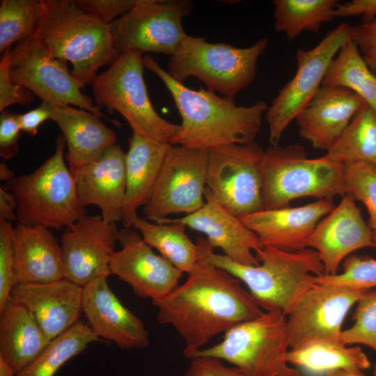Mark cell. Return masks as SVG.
Here are the masks:
<instances>
[{
  "label": "cell",
  "mask_w": 376,
  "mask_h": 376,
  "mask_svg": "<svg viewBox=\"0 0 376 376\" xmlns=\"http://www.w3.org/2000/svg\"><path fill=\"white\" fill-rule=\"evenodd\" d=\"M322 86L347 88L360 96L376 113V76L350 38L331 61Z\"/></svg>",
  "instance_id": "obj_31"
},
{
  "label": "cell",
  "mask_w": 376,
  "mask_h": 376,
  "mask_svg": "<svg viewBox=\"0 0 376 376\" xmlns=\"http://www.w3.org/2000/svg\"><path fill=\"white\" fill-rule=\"evenodd\" d=\"M198 246L199 260L185 283L152 301L158 309V322L172 325L184 339V354L264 312L241 281L212 264Z\"/></svg>",
  "instance_id": "obj_1"
},
{
  "label": "cell",
  "mask_w": 376,
  "mask_h": 376,
  "mask_svg": "<svg viewBox=\"0 0 376 376\" xmlns=\"http://www.w3.org/2000/svg\"><path fill=\"white\" fill-rule=\"evenodd\" d=\"M326 376V375H325Z\"/></svg>",
  "instance_id": "obj_52"
},
{
  "label": "cell",
  "mask_w": 376,
  "mask_h": 376,
  "mask_svg": "<svg viewBox=\"0 0 376 376\" xmlns=\"http://www.w3.org/2000/svg\"><path fill=\"white\" fill-rule=\"evenodd\" d=\"M368 290L316 283L287 315L290 349L314 341L341 343L343 322L350 308Z\"/></svg>",
  "instance_id": "obj_15"
},
{
  "label": "cell",
  "mask_w": 376,
  "mask_h": 376,
  "mask_svg": "<svg viewBox=\"0 0 376 376\" xmlns=\"http://www.w3.org/2000/svg\"><path fill=\"white\" fill-rule=\"evenodd\" d=\"M345 166L322 157H307L299 144L271 146L263 159V210L288 207L294 199L311 196L333 200L346 194Z\"/></svg>",
  "instance_id": "obj_6"
},
{
  "label": "cell",
  "mask_w": 376,
  "mask_h": 376,
  "mask_svg": "<svg viewBox=\"0 0 376 376\" xmlns=\"http://www.w3.org/2000/svg\"><path fill=\"white\" fill-rule=\"evenodd\" d=\"M196 243L212 264L244 283L265 311H279L287 316L301 297L316 284L315 276L324 274L318 252L309 247L287 252L263 246L256 252L260 263L250 266L214 253V247L203 236H198Z\"/></svg>",
  "instance_id": "obj_3"
},
{
  "label": "cell",
  "mask_w": 376,
  "mask_h": 376,
  "mask_svg": "<svg viewBox=\"0 0 376 376\" xmlns=\"http://www.w3.org/2000/svg\"><path fill=\"white\" fill-rule=\"evenodd\" d=\"M323 157L343 164L364 162L376 166V113L367 103L355 113Z\"/></svg>",
  "instance_id": "obj_32"
},
{
  "label": "cell",
  "mask_w": 376,
  "mask_h": 376,
  "mask_svg": "<svg viewBox=\"0 0 376 376\" xmlns=\"http://www.w3.org/2000/svg\"><path fill=\"white\" fill-rule=\"evenodd\" d=\"M11 222L0 219V313L10 301L17 284Z\"/></svg>",
  "instance_id": "obj_39"
},
{
  "label": "cell",
  "mask_w": 376,
  "mask_h": 376,
  "mask_svg": "<svg viewBox=\"0 0 376 376\" xmlns=\"http://www.w3.org/2000/svg\"><path fill=\"white\" fill-rule=\"evenodd\" d=\"M206 150L171 146L152 193L143 208L155 221L175 213L192 214L205 204Z\"/></svg>",
  "instance_id": "obj_14"
},
{
  "label": "cell",
  "mask_w": 376,
  "mask_h": 376,
  "mask_svg": "<svg viewBox=\"0 0 376 376\" xmlns=\"http://www.w3.org/2000/svg\"><path fill=\"white\" fill-rule=\"evenodd\" d=\"M9 71L14 83L26 87L42 101L56 107L72 104L116 123L81 93L84 87L69 72L67 61L53 56L45 42L35 36L10 49Z\"/></svg>",
  "instance_id": "obj_11"
},
{
  "label": "cell",
  "mask_w": 376,
  "mask_h": 376,
  "mask_svg": "<svg viewBox=\"0 0 376 376\" xmlns=\"http://www.w3.org/2000/svg\"><path fill=\"white\" fill-rule=\"evenodd\" d=\"M191 359L184 376H246L237 367H227L217 358L203 357Z\"/></svg>",
  "instance_id": "obj_44"
},
{
  "label": "cell",
  "mask_w": 376,
  "mask_h": 376,
  "mask_svg": "<svg viewBox=\"0 0 376 376\" xmlns=\"http://www.w3.org/2000/svg\"><path fill=\"white\" fill-rule=\"evenodd\" d=\"M350 25L340 24L313 49L297 50L295 76L281 88L265 112L272 146H278L290 123L313 100L322 86L331 61L350 38Z\"/></svg>",
  "instance_id": "obj_12"
},
{
  "label": "cell",
  "mask_w": 376,
  "mask_h": 376,
  "mask_svg": "<svg viewBox=\"0 0 376 376\" xmlns=\"http://www.w3.org/2000/svg\"><path fill=\"white\" fill-rule=\"evenodd\" d=\"M0 376H17L15 371L0 358Z\"/></svg>",
  "instance_id": "obj_50"
},
{
  "label": "cell",
  "mask_w": 376,
  "mask_h": 376,
  "mask_svg": "<svg viewBox=\"0 0 376 376\" xmlns=\"http://www.w3.org/2000/svg\"><path fill=\"white\" fill-rule=\"evenodd\" d=\"M66 146L62 134L55 152L35 171L16 175L3 187L11 192L18 224L61 230L86 215L79 200L75 178L64 162Z\"/></svg>",
  "instance_id": "obj_5"
},
{
  "label": "cell",
  "mask_w": 376,
  "mask_h": 376,
  "mask_svg": "<svg viewBox=\"0 0 376 376\" xmlns=\"http://www.w3.org/2000/svg\"><path fill=\"white\" fill-rule=\"evenodd\" d=\"M287 361L312 373L362 370L370 367V362L361 347H346L329 341H314L290 349Z\"/></svg>",
  "instance_id": "obj_29"
},
{
  "label": "cell",
  "mask_w": 376,
  "mask_h": 376,
  "mask_svg": "<svg viewBox=\"0 0 376 376\" xmlns=\"http://www.w3.org/2000/svg\"><path fill=\"white\" fill-rule=\"evenodd\" d=\"M56 112V107L42 101L36 109L22 114H17V119L22 131L31 136H35L40 125L47 120L53 119Z\"/></svg>",
  "instance_id": "obj_45"
},
{
  "label": "cell",
  "mask_w": 376,
  "mask_h": 376,
  "mask_svg": "<svg viewBox=\"0 0 376 376\" xmlns=\"http://www.w3.org/2000/svg\"><path fill=\"white\" fill-rule=\"evenodd\" d=\"M144 66L142 53L121 52L91 84L95 100L99 108L105 107L111 113H120L132 132L170 143L179 125L163 118L154 109L143 79Z\"/></svg>",
  "instance_id": "obj_9"
},
{
  "label": "cell",
  "mask_w": 376,
  "mask_h": 376,
  "mask_svg": "<svg viewBox=\"0 0 376 376\" xmlns=\"http://www.w3.org/2000/svg\"><path fill=\"white\" fill-rule=\"evenodd\" d=\"M204 205L198 211L182 217L157 219L158 224L180 223L205 234L214 249L219 247L233 262L256 266L260 264L253 251L263 245L257 235L240 219L223 207L205 188Z\"/></svg>",
  "instance_id": "obj_18"
},
{
  "label": "cell",
  "mask_w": 376,
  "mask_h": 376,
  "mask_svg": "<svg viewBox=\"0 0 376 376\" xmlns=\"http://www.w3.org/2000/svg\"><path fill=\"white\" fill-rule=\"evenodd\" d=\"M318 283H328L370 290L376 287V259L350 255L343 261V272L315 276Z\"/></svg>",
  "instance_id": "obj_38"
},
{
  "label": "cell",
  "mask_w": 376,
  "mask_h": 376,
  "mask_svg": "<svg viewBox=\"0 0 376 376\" xmlns=\"http://www.w3.org/2000/svg\"><path fill=\"white\" fill-rule=\"evenodd\" d=\"M40 7L33 36L45 42L53 56L72 64L70 72L83 87L120 54L111 25L84 12L72 0H40Z\"/></svg>",
  "instance_id": "obj_4"
},
{
  "label": "cell",
  "mask_w": 376,
  "mask_h": 376,
  "mask_svg": "<svg viewBox=\"0 0 376 376\" xmlns=\"http://www.w3.org/2000/svg\"><path fill=\"white\" fill-rule=\"evenodd\" d=\"M40 15V1H0V52L33 37Z\"/></svg>",
  "instance_id": "obj_35"
},
{
  "label": "cell",
  "mask_w": 376,
  "mask_h": 376,
  "mask_svg": "<svg viewBox=\"0 0 376 376\" xmlns=\"http://www.w3.org/2000/svg\"><path fill=\"white\" fill-rule=\"evenodd\" d=\"M344 182L346 194L361 202L369 214L368 226L376 249V166L364 162L347 163Z\"/></svg>",
  "instance_id": "obj_36"
},
{
  "label": "cell",
  "mask_w": 376,
  "mask_h": 376,
  "mask_svg": "<svg viewBox=\"0 0 376 376\" xmlns=\"http://www.w3.org/2000/svg\"><path fill=\"white\" fill-rule=\"evenodd\" d=\"M116 223L101 215H84L61 235L65 278L84 287L111 274L110 260L118 242Z\"/></svg>",
  "instance_id": "obj_16"
},
{
  "label": "cell",
  "mask_w": 376,
  "mask_h": 376,
  "mask_svg": "<svg viewBox=\"0 0 376 376\" xmlns=\"http://www.w3.org/2000/svg\"><path fill=\"white\" fill-rule=\"evenodd\" d=\"M118 242L110 260L111 274L127 283L134 294L152 301L162 299L179 284L182 272L161 255L155 254L136 232L119 230Z\"/></svg>",
  "instance_id": "obj_17"
},
{
  "label": "cell",
  "mask_w": 376,
  "mask_h": 376,
  "mask_svg": "<svg viewBox=\"0 0 376 376\" xmlns=\"http://www.w3.org/2000/svg\"><path fill=\"white\" fill-rule=\"evenodd\" d=\"M192 9L189 0H138L110 24L114 46L120 53L134 50L172 56L187 36L182 20Z\"/></svg>",
  "instance_id": "obj_13"
},
{
  "label": "cell",
  "mask_w": 376,
  "mask_h": 376,
  "mask_svg": "<svg viewBox=\"0 0 376 376\" xmlns=\"http://www.w3.org/2000/svg\"><path fill=\"white\" fill-rule=\"evenodd\" d=\"M143 62L164 83L181 116L171 145L207 150L255 141L268 108L265 102L237 106L233 99L221 97L212 91L187 88L173 79L150 55H145Z\"/></svg>",
  "instance_id": "obj_2"
},
{
  "label": "cell",
  "mask_w": 376,
  "mask_h": 376,
  "mask_svg": "<svg viewBox=\"0 0 376 376\" xmlns=\"http://www.w3.org/2000/svg\"><path fill=\"white\" fill-rule=\"evenodd\" d=\"M99 338L87 323L79 320L52 340L37 358L17 376H54L68 360Z\"/></svg>",
  "instance_id": "obj_34"
},
{
  "label": "cell",
  "mask_w": 376,
  "mask_h": 376,
  "mask_svg": "<svg viewBox=\"0 0 376 376\" xmlns=\"http://www.w3.org/2000/svg\"><path fill=\"white\" fill-rule=\"evenodd\" d=\"M12 238L17 284L65 278L62 248L50 229L17 224L13 226Z\"/></svg>",
  "instance_id": "obj_25"
},
{
  "label": "cell",
  "mask_w": 376,
  "mask_h": 376,
  "mask_svg": "<svg viewBox=\"0 0 376 376\" xmlns=\"http://www.w3.org/2000/svg\"><path fill=\"white\" fill-rule=\"evenodd\" d=\"M338 0H274V29L291 40L303 31L318 33L322 24L335 18Z\"/></svg>",
  "instance_id": "obj_33"
},
{
  "label": "cell",
  "mask_w": 376,
  "mask_h": 376,
  "mask_svg": "<svg viewBox=\"0 0 376 376\" xmlns=\"http://www.w3.org/2000/svg\"><path fill=\"white\" fill-rule=\"evenodd\" d=\"M334 15L336 17L362 15V22H370L376 17V0H352L339 3Z\"/></svg>",
  "instance_id": "obj_46"
},
{
  "label": "cell",
  "mask_w": 376,
  "mask_h": 376,
  "mask_svg": "<svg viewBox=\"0 0 376 376\" xmlns=\"http://www.w3.org/2000/svg\"><path fill=\"white\" fill-rule=\"evenodd\" d=\"M308 247L318 252L327 275L338 274L340 263L352 252L374 248L371 231L351 194H345L338 205L319 221Z\"/></svg>",
  "instance_id": "obj_19"
},
{
  "label": "cell",
  "mask_w": 376,
  "mask_h": 376,
  "mask_svg": "<svg viewBox=\"0 0 376 376\" xmlns=\"http://www.w3.org/2000/svg\"><path fill=\"white\" fill-rule=\"evenodd\" d=\"M0 358L16 374L29 366L51 340L24 306L10 301L0 313Z\"/></svg>",
  "instance_id": "obj_28"
},
{
  "label": "cell",
  "mask_w": 376,
  "mask_h": 376,
  "mask_svg": "<svg viewBox=\"0 0 376 376\" xmlns=\"http://www.w3.org/2000/svg\"><path fill=\"white\" fill-rule=\"evenodd\" d=\"M100 277L83 287L82 313L99 338L111 340L122 349L141 348L149 343L143 322L127 309Z\"/></svg>",
  "instance_id": "obj_21"
},
{
  "label": "cell",
  "mask_w": 376,
  "mask_h": 376,
  "mask_svg": "<svg viewBox=\"0 0 376 376\" xmlns=\"http://www.w3.org/2000/svg\"><path fill=\"white\" fill-rule=\"evenodd\" d=\"M17 202L14 195L5 189L2 186L0 187V219L13 222L16 219Z\"/></svg>",
  "instance_id": "obj_47"
},
{
  "label": "cell",
  "mask_w": 376,
  "mask_h": 376,
  "mask_svg": "<svg viewBox=\"0 0 376 376\" xmlns=\"http://www.w3.org/2000/svg\"><path fill=\"white\" fill-rule=\"evenodd\" d=\"M10 52L7 49L0 61V113L13 104L29 106L35 94L26 87L14 83L10 77Z\"/></svg>",
  "instance_id": "obj_40"
},
{
  "label": "cell",
  "mask_w": 376,
  "mask_h": 376,
  "mask_svg": "<svg viewBox=\"0 0 376 376\" xmlns=\"http://www.w3.org/2000/svg\"><path fill=\"white\" fill-rule=\"evenodd\" d=\"M15 172L10 169L8 165L4 162L0 163V180L3 182H8L15 178Z\"/></svg>",
  "instance_id": "obj_48"
},
{
  "label": "cell",
  "mask_w": 376,
  "mask_h": 376,
  "mask_svg": "<svg viewBox=\"0 0 376 376\" xmlns=\"http://www.w3.org/2000/svg\"><path fill=\"white\" fill-rule=\"evenodd\" d=\"M373 374H374L375 376H376V364L374 366Z\"/></svg>",
  "instance_id": "obj_51"
},
{
  "label": "cell",
  "mask_w": 376,
  "mask_h": 376,
  "mask_svg": "<svg viewBox=\"0 0 376 376\" xmlns=\"http://www.w3.org/2000/svg\"><path fill=\"white\" fill-rule=\"evenodd\" d=\"M83 287L64 278L41 283L16 284L10 301L26 307L53 340L80 320Z\"/></svg>",
  "instance_id": "obj_22"
},
{
  "label": "cell",
  "mask_w": 376,
  "mask_h": 376,
  "mask_svg": "<svg viewBox=\"0 0 376 376\" xmlns=\"http://www.w3.org/2000/svg\"><path fill=\"white\" fill-rule=\"evenodd\" d=\"M326 376H365L359 370H339L328 373Z\"/></svg>",
  "instance_id": "obj_49"
},
{
  "label": "cell",
  "mask_w": 376,
  "mask_h": 376,
  "mask_svg": "<svg viewBox=\"0 0 376 376\" xmlns=\"http://www.w3.org/2000/svg\"><path fill=\"white\" fill-rule=\"evenodd\" d=\"M100 118L91 112L70 105L56 107L52 120L62 132L68 148L65 157L73 176L116 142L114 130Z\"/></svg>",
  "instance_id": "obj_27"
},
{
  "label": "cell",
  "mask_w": 376,
  "mask_h": 376,
  "mask_svg": "<svg viewBox=\"0 0 376 376\" xmlns=\"http://www.w3.org/2000/svg\"><path fill=\"white\" fill-rule=\"evenodd\" d=\"M143 240L156 249L182 273H188L199 260V247L185 233L180 223L158 224L138 217L132 224Z\"/></svg>",
  "instance_id": "obj_30"
},
{
  "label": "cell",
  "mask_w": 376,
  "mask_h": 376,
  "mask_svg": "<svg viewBox=\"0 0 376 376\" xmlns=\"http://www.w3.org/2000/svg\"><path fill=\"white\" fill-rule=\"evenodd\" d=\"M20 128L17 114L6 109L0 115V156L10 159L19 153Z\"/></svg>",
  "instance_id": "obj_43"
},
{
  "label": "cell",
  "mask_w": 376,
  "mask_h": 376,
  "mask_svg": "<svg viewBox=\"0 0 376 376\" xmlns=\"http://www.w3.org/2000/svg\"><path fill=\"white\" fill-rule=\"evenodd\" d=\"M354 324L343 330V345L363 344L376 351V290H369L357 302Z\"/></svg>",
  "instance_id": "obj_37"
},
{
  "label": "cell",
  "mask_w": 376,
  "mask_h": 376,
  "mask_svg": "<svg viewBox=\"0 0 376 376\" xmlns=\"http://www.w3.org/2000/svg\"><path fill=\"white\" fill-rule=\"evenodd\" d=\"M268 42L269 37H265L252 46L240 48L187 35L171 56L167 72L181 84L195 77L207 90L233 99L254 80L258 60Z\"/></svg>",
  "instance_id": "obj_8"
},
{
  "label": "cell",
  "mask_w": 376,
  "mask_h": 376,
  "mask_svg": "<svg viewBox=\"0 0 376 376\" xmlns=\"http://www.w3.org/2000/svg\"><path fill=\"white\" fill-rule=\"evenodd\" d=\"M289 347L287 316L272 311L232 327L219 343L185 355L226 361L246 376H301L287 361Z\"/></svg>",
  "instance_id": "obj_7"
},
{
  "label": "cell",
  "mask_w": 376,
  "mask_h": 376,
  "mask_svg": "<svg viewBox=\"0 0 376 376\" xmlns=\"http://www.w3.org/2000/svg\"><path fill=\"white\" fill-rule=\"evenodd\" d=\"M84 12L110 24L118 16L131 10L138 0H72Z\"/></svg>",
  "instance_id": "obj_41"
},
{
  "label": "cell",
  "mask_w": 376,
  "mask_h": 376,
  "mask_svg": "<svg viewBox=\"0 0 376 376\" xmlns=\"http://www.w3.org/2000/svg\"><path fill=\"white\" fill-rule=\"evenodd\" d=\"M335 207L333 200H318L301 207L263 210L240 219L263 246L295 252L308 248L320 220Z\"/></svg>",
  "instance_id": "obj_20"
},
{
  "label": "cell",
  "mask_w": 376,
  "mask_h": 376,
  "mask_svg": "<svg viewBox=\"0 0 376 376\" xmlns=\"http://www.w3.org/2000/svg\"><path fill=\"white\" fill-rule=\"evenodd\" d=\"M350 38L376 76V17L370 22L350 26Z\"/></svg>",
  "instance_id": "obj_42"
},
{
  "label": "cell",
  "mask_w": 376,
  "mask_h": 376,
  "mask_svg": "<svg viewBox=\"0 0 376 376\" xmlns=\"http://www.w3.org/2000/svg\"><path fill=\"white\" fill-rule=\"evenodd\" d=\"M171 146L132 132L125 158V228L132 226L138 210L148 203Z\"/></svg>",
  "instance_id": "obj_26"
},
{
  "label": "cell",
  "mask_w": 376,
  "mask_h": 376,
  "mask_svg": "<svg viewBox=\"0 0 376 376\" xmlns=\"http://www.w3.org/2000/svg\"><path fill=\"white\" fill-rule=\"evenodd\" d=\"M126 153L115 143L75 174L77 194L83 207L96 205L107 222L123 221L126 192Z\"/></svg>",
  "instance_id": "obj_23"
},
{
  "label": "cell",
  "mask_w": 376,
  "mask_h": 376,
  "mask_svg": "<svg viewBox=\"0 0 376 376\" xmlns=\"http://www.w3.org/2000/svg\"><path fill=\"white\" fill-rule=\"evenodd\" d=\"M364 103L360 96L347 88L321 86L295 118L299 134L314 148L328 151Z\"/></svg>",
  "instance_id": "obj_24"
},
{
  "label": "cell",
  "mask_w": 376,
  "mask_h": 376,
  "mask_svg": "<svg viewBox=\"0 0 376 376\" xmlns=\"http://www.w3.org/2000/svg\"><path fill=\"white\" fill-rule=\"evenodd\" d=\"M206 151V188L215 199L239 218L263 210L262 147L253 141Z\"/></svg>",
  "instance_id": "obj_10"
}]
</instances>
